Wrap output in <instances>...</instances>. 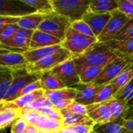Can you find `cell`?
<instances>
[{
  "mask_svg": "<svg viewBox=\"0 0 133 133\" xmlns=\"http://www.w3.org/2000/svg\"><path fill=\"white\" fill-rule=\"evenodd\" d=\"M41 89H42L41 82H40V80H37V81H36V82H34V83H32L28 84V85L26 86L22 90H20V92L18 94L17 98L19 97H21V96H23V95H25V94H26L32 93V92H34V91H36V90H41ZM17 98H16V99H17Z\"/></svg>",
  "mask_w": 133,
  "mask_h": 133,
  "instance_id": "cell-42",
  "label": "cell"
},
{
  "mask_svg": "<svg viewBox=\"0 0 133 133\" xmlns=\"http://www.w3.org/2000/svg\"><path fill=\"white\" fill-rule=\"evenodd\" d=\"M120 56L104 43H97L87 51L78 57H72L74 64L79 74L84 69L91 65L106 66Z\"/></svg>",
  "mask_w": 133,
  "mask_h": 133,
  "instance_id": "cell-1",
  "label": "cell"
},
{
  "mask_svg": "<svg viewBox=\"0 0 133 133\" xmlns=\"http://www.w3.org/2000/svg\"><path fill=\"white\" fill-rule=\"evenodd\" d=\"M74 101L72 100H64V101H59L53 104V108L57 111H62L68 108Z\"/></svg>",
  "mask_w": 133,
  "mask_h": 133,
  "instance_id": "cell-45",
  "label": "cell"
},
{
  "mask_svg": "<svg viewBox=\"0 0 133 133\" xmlns=\"http://www.w3.org/2000/svg\"><path fill=\"white\" fill-rule=\"evenodd\" d=\"M45 107H49V108H53V104L44 95L38 98L37 101H35L34 103L30 104L29 106L24 108L22 109V111H39L41 108H45Z\"/></svg>",
  "mask_w": 133,
  "mask_h": 133,
  "instance_id": "cell-33",
  "label": "cell"
},
{
  "mask_svg": "<svg viewBox=\"0 0 133 133\" xmlns=\"http://www.w3.org/2000/svg\"><path fill=\"white\" fill-rule=\"evenodd\" d=\"M130 133H133V132H131V131H130Z\"/></svg>",
  "mask_w": 133,
  "mask_h": 133,
  "instance_id": "cell-56",
  "label": "cell"
},
{
  "mask_svg": "<svg viewBox=\"0 0 133 133\" xmlns=\"http://www.w3.org/2000/svg\"><path fill=\"white\" fill-rule=\"evenodd\" d=\"M133 116V104L129 106V112L127 115V117L125 119H129Z\"/></svg>",
  "mask_w": 133,
  "mask_h": 133,
  "instance_id": "cell-51",
  "label": "cell"
},
{
  "mask_svg": "<svg viewBox=\"0 0 133 133\" xmlns=\"http://www.w3.org/2000/svg\"><path fill=\"white\" fill-rule=\"evenodd\" d=\"M64 125H63L62 122L58 121V120H54V119H50L48 118V119H47V121H46L45 124L44 125L41 130H47L48 132H54L59 130Z\"/></svg>",
  "mask_w": 133,
  "mask_h": 133,
  "instance_id": "cell-41",
  "label": "cell"
},
{
  "mask_svg": "<svg viewBox=\"0 0 133 133\" xmlns=\"http://www.w3.org/2000/svg\"><path fill=\"white\" fill-rule=\"evenodd\" d=\"M23 2L34 8L40 14L47 15L54 12L51 0H23Z\"/></svg>",
  "mask_w": 133,
  "mask_h": 133,
  "instance_id": "cell-32",
  "label": "cell"
},
{
  "mask_svg": "<svg viewBox=\"0 0 133 133\" xmlns=\"http://www.w3.org/2000/svg\"><path fill=\"white\" fill-rule=\"evenodd\" d=\"M132 61L129 58L119 57L104 67L103 70L94 82L97 85H104L110 83L114 80Z\"/></svg>",
  "mask_w": 133,
  "mask_h": 133,
  "instance_id": "cell-8",
  "label": "cell"
},
{
  "mask_svg": "<svg viewBox=\"0 0 133 133\" xmlns=\"http://www.w3.org/2000/svg\"><path fill=\"white\" fill-rule=\"evenodd\" d=\"M65 110L75 114H78L81 115H87V106L79 102H76V101H74L68 108H66Z\"/></svg>",
  "mask_w": 133,
  "mask_h": 133,
  "instance_id": "cell-40",
  "label": "cell"
},
{
  "mask_svg": "<svg viewBox=\"0 0 133 133\" xmlns=\"http://www.w3.org/2000/svg\"><path fill=\"white\" fill-rule=\"evenodd\" d=\"M19 115L29 125L37 126L41 113L38 111H22V110H20Z\"/></svg>",
  "mask_w": 133,
  "mask_h": 133,
  "instance_id": "cell-36",
  "label": "cell"
},
{
  "mask_svg": "<svg viewBox=\"0 0 133 133\" xmlns=\"http://www.w3.org/2000/svg\"><path fill=\"white\" fill-rule=\"evenodd\" d=\"M70 26L71 22L68 19L53 12L44 16L37 30L63 41Z\"/></svg>",
  "mask_w": 133,
  "mask_h": 133,
  "instance_id": "cell-5",
  "label": "cell"
},
{
  "mask_svg": "<svg viewBox=\"0 0 133 133\" xmlns=\"http://www.w3.org/2000/svg\"><path fill=\"white\" fill-rule=\"evenodd\" d=\"M54 111V108H49V107H45V108H41L38 112H40L41 115H48L51 112H52Z\"/></svg>",
  "mask_w": 133,
  "mask_h": 133,
  "instance_id": "cell-49",
  "label": "cell"
},
{
  "mask_svg": "<svg viewBox=\"0 0 133 133\" xmlns=\"http://www.w3.org/2000/svg\"><path fill=\"white\" fill-rule=\"evenodd\" d=\"M21 17L10 16H0V28L7 25L18 24Z\"/></svg>",
  "mask_w": 133,
  "mask_h": 133,
  "instance_id": "cell-43",
  "label": "cell"
},
{
  "mask_svg": "<svg viewBox=\"0 0 133 133\" xmlns=\"http://www.w3.org/2000/svg\"><path fill=\"white\" fill-rule=\"evenodd\" d=\"M60 112L62 115V123L64 126H73L78 125H88L96 126V124L89 118L88 115L75 114L66 111L65 109L60 111Z\"/></svg>",
  "mask_w": 133,
  "mask_h": 133,
  "instance_id": "cell-21",
  "label": "cell"
},
{
  "mask_svg": "<svg viewBox=\"0 0 133 133\" xmlns=\"http://www.w3.org/2000/svg\"><path fill=\"white\" fill-rule=\"evenodd\" d=\"M117 92H118V90L111 83L101 85V89L99 90V91L97 92L96 96L91 101L90 104L106 102L107 101L111 99L112 97H114V95Z\"/></svg>",
  "mask_w": 133,
  "mask_h": 133,
  "instance_id": "cell-29",
  "label": "cell"
},
{
  "mask_svg": "<svg viewBox=\"0 0 133 133\" xmlns=\"http://www.w3.org/2000/svg\"><path fill=\"white\" fill-rule=\"evenodd\" d=\"M36 12L34 8L23 0H0V16L23 17Z\"/></svg>",
  "mask_w": 133,
  "mask_h": 133,
  "instance_id": "cell-10",
  "label": "cell"
},
{
  "mask_svg": "<svg viewBox=\"0 0 133 133\" xmlns=\"http://www.w3.org/2000/svg\"><path fill=\"white\" fill-rule=\"evenodd\" d=\"M18 29H19V26L17 24L7 25L2 28H0V41H2L12 36Z\"/></svg>",
  "mask_w": 133,
  "mask_h": 133,
  "instance_id": "cell-39",
  "label": "cell"
},
{
  "mask_svg": "<svg viewBox=\"0 0 133 133\" xmlns=\"http://www.w3.org/2000/svg\"><path fill=\"white\" fill-rule=\"evenodd\" d=\"M122 120L111 122L102 125H96L94 131L98 133H130L129 130L122 125Z\"/></svg>",
  "mask_w": 133,
  "mask_h": 133,
  "instance_id": "cell-31",
  "label": "cell"
},
{
  "mask_svg": "<svg viewBox=\"0 0 133 133\" xmlns=\"http://www.w3.org/2000/svg\"><path fill=\"white\" fill-rule=\"evenodd\" d=\"M44 96L52 103H55L59 101L72 100L75 101L77 96V91L72 87H65L64 89L45 91Z\"/></svg>",
  "mask_w": 133,
  "mask_h": 133,
  "instance_id": "cell-22",
  "label": "cell"
},
{
  "mask_svg": "<svg viewBox=\"0 0 133 133\" xmlns=\"http://www.w3.org/2000/svg\"><path fill=\"white\" fill-rule=\"evenodd\" d=\"M111 13V18L108 21L102 33L97 37L98 42L100 43L114 39L131 19L118 9L114 10Z\"/></svg>",
  "mask_w": 133,
  "mask_h": 133,
  "instance_id": "cell-7",
  "label": "cell"
},
{
  "mask_svg": "<svg viewBox=\"0 0 133 133\" xmlns=\"http://www.w3.org/2000/svg\"><path fill=\"white\" fill-rule=\"evenodd\" d=\"M87 108V115L96 125H102L112 122L111 111L107 102L90 104Z\"/></svg>",
  "mask_w": 133,
  "mask_h": 133,
  "instance_id": "cell-13",
  "label": "cell"
},
{
  "mask_svg": "<svg viewBox=\"0 0 133 133\" xmlns=\"http://www.w3.org/2000/svg\"><path fill=\"white\" fill-rule=\"evenodd\" d=\"M130 1H131V2H132L133 3V0H130Z\"/></svg>",
  "mask_w": 133,
  "mask_h": 133,
  "instance_id": "cell-55",
  "label": "cell"
},
{
  "mask_svg": "<svg viewBox=\"0 0 133 133\" xmlns=\"http://www.w3.org/2000/svg\"><path fill=\"white\" fill-rule=\"evenodd\" d=\"M97 43H98L97 37L80 34L69 27L61 43V46L69 51L72 57H78L84 54Z\"/></svg>",
  "mask_w": 133,
  "mask_h": 133,
  "instance_id": "cell-2",
  "label": "cell"
},
{
  "mask_svg": "<svg viewBox=\"0 0 133 133\" xmlns=\"http://www.w3.org/2000/svg\"><path fill=\"white\" fill-rule=\"evenodd\" d=\"M70 27L80 34H85L87 36H90V37H96L95 34H94L93 30H91L90 26L83 19L77 20L76 22L72 23Z\"/></svg>",
  "mask_w": 133,
  "mask_h": 133,
  "instance_id": "cell-34",
  "label": "cell"
},
{
  "mask_svg": "<svg viewBox=\"0 0 133 133\" xmlns=\"http://www.w3.org/2000/svg\"><path fill=\"white\" fill-rule=\"evenodd\" d=\"M44 93H45V91L43 89L37 90L32 93L23 95V96L18 97L17 99H16L15 101L9 102V103H11L14 107H16L19 110H22L24 108H26V107L29 106L30 104H31L32 103H34L35 101H37L41 97L44 96Z\"/></svg>",
  "mask_w": 133,
  "mask_h": 133,
  "instance_id": "cell-25",
  "label": "cell"
},
{
  "mask_svg": "<svg viewBox=\"0 0 133 133\" xmlns=\"http://www.w3.org/2000/svg\"><path fill=\"white\" fill-rule=\"evenodd\" d=\"M112 40H118V41L133 40V19H131L129 21V23L119 32V34Z\"/></svg>",
  "mask_w": 133,
  "mask_h": 133,
  "instance_id": "cell-35",
  "label": "cell"
},
{
  "mask_svg": "<svg viewBox=\"0 0 133 133\" xmlns=\"http://www.w3.org/2000/svg\"><path fill=\"white\" fill-rule=\"evenodd\" d=\"M63 50L64 48L61 46V44H59V45L42 48H38V49H34V50H27L23 54L24 57L26 58L28 64H31V63L38 62L41 59L46 58L48 56L61 52Z\"/></svg>",
  "mask_w": 133,
  "mask_h": 133,
  "instance_id": "cell-18",
  "label": "cell"
},
{
  "mask_svg": "<svg viewBox=\"0 0 133 133\" xmlns=\"http://www.w3.org/2000/svg\"><path fill=\"white\" fill-rule=\"evenodd\" d=\"M112 16L111 12L107 13H94L91 12H87L83 17V20H84L91 28L94 34L97 37L102 33L108 21Z\"/></svg>",
  "mask_w": 133,
  "mask_h": 133,
  "instance_id": "cell-14",
  "label": "cell"
},
{
  "mask_svg": "<svg viewBox=\"0 0 133 133\" xmlns=\"http://www.w3.org/2000/svg\"><path fill=\"white\" fill-rule=\"evenodd\" d=\"M103 43L117 53L120 57L133 59V40H110Z\"/></svg>",
  "mask_w": 133,
  "mask_h": 133,
  "instance_id": "cell-19",
  "label": "cell"
},
{
  "mask_svg": "<svg viewBox=\"0 0 133 133\" xmlns=\"http://www.w3.org/2000/svg\"><path fill=\"white\" fill-rule=\"evenodd\" d=\"M69 127H71L76 133H92L94 130L95 126L88 125H78Z\"/></svg>",
  "mask_w": 133,
  "mask_h": 133,
  "instance_id": "cell-44",
  "label": "cell"
},
{
  "mask_svg": "<svg viewBox=\"0 0 133 133\" xmlns=\"http://www.w3.org/2000/svg\"><path fill=\"white\" fill-rule=\"evenodd\" d=\"M19 113L20 110L14 107L11 103L0 104V129L3 130L11 126L20 117Z\"/></svg>",
  "mask_w": 133,
  "mask_h": 133,
  "instance_id": "cell-17",
  "label": "cell"
},
{
  "mask_svg": "<svg viewBox=\"0 0 133 133\" xmlns=\"http://www.w3.org/2000/svg\"><path fill=\"white\" fill-rule=\"evenodd\" d=\"M34 32V30H26L19 27V29H18L12 36L2 41H0V44L12 48L27 51L29 50Z\"/></svg>",
  "mask_w": 133,
  "mask_h": 133,
  "instance_id": "cell-11",
  "label": "cell"
},
{
  "mask_svg": "<svg viewBox=\"0 0 133 133\" xmlns=\"http://www.w3.org/2000/svg\"><path fill=\"white\" fill-rule=\"evenodd\" d=\"M58 131H56V132H51V133H58Z\"/></svg>",
  "mask_w": 133,
  "mask_h": 133,
  "instance_id": "cell-53",
  "label": "cell"
},
{
  "mask_svg": "<svg viewBox=\"0 0 133 133\" xmlns=\"http://www.w3.org/2000/svg\"><path fill=\"white\" fill-rule=\"evenodd\" d=\"M133 118V116H132V118Z\"/></svg>",
  "mask_w": 133,
  "mask_h": 133,
  "instance_id": "cell-57",
  "label": "cell"
},
{
  "mask_svg": "<svg viewBox=\"0 0 133 133\" xmlns=\"http://www.w3.org/2000/svg\"><path fill=\"white\" fill-rule=\"evenodd\" d=\"M103 69L104 67L97 65H91L87 67L79 74L80 83L88 84L94 83L98 77Z\"/></svg>",
  "mask_w": 133,
  "mask_h": 133,
  "instance_id": "cell-30",
  "label": "cell"
},
{
  "mask_svg": "<svg viewBox=\"0 0 133 133\" xmlns=\"http://www.w3.org/2000/svg\"><path fill=\"white\" fill-rule=\"evenodd\" d=\"M51 72L55 74L66 87H73L80 83L79 73L76 68L72 57L60 63Z\"/></svg>",
  "mask_w": 133,
  "mask_h": 133,
  "instance_id": "cell-9",
  "label": "cell"
},
{
  "mask_svg": "<svg viewBox=\"0 0 133 133\" xmlns=\"http://www.w3.org/2000/svg\"><path fill=\"white\" fill-rule=\"evenodd\" d=\"M91 0H51L55 12L68 19L71 23L83 19Z\"/></svg>",
  "mask_w": 133,
  "mask_h": 133,
  "instance_id": "cell-3",
  "label": "cell"
},
{
  "mask_svg": "<svg viewBox=\"0 0 133 133\" xmlns=\"http://www.w3.org/2000/svg\"><path fill=\"white\" fill-rule=\"evenodd\" d=\"M122 125L128 130L133 132V118L123 119L122 121Z\"/></svg>",
  "mask_w": 133,
  "mask_h": 133,
  "instance_id": "cell-47",
  "label": "cell"
},
{
  "mask_svg": "<svg viewBox=\"0 0 133 133\" xmlns=\"http://www.w3.org/2000/svg\"><path fill=\"white\" fill-rule=\"evenodd\" d=\"M132 62H133V59H132Z\"/></svg>",
  "mask_w": 133,
  "mask_h": 133,
  "instance_id": "cell-58",
  "label": "cell"
},
{
  "mask_svg": "<svg viewBox=\"0 0 133 133\" xmlns=\"http://www.w3.org/2000/svg\"><path fill=\"white\" fill-rule=\"evenodd\" d=\"M13 75V81L12 83L5 94L4 99L0 101V104L9 103L15 101L18 94L26 86L37 80H40L41 75L30 73L26 71V69H14L12 70Z\"/></svg>",
  "mask_w": 133,
  "mask_h": 133,
  "instance_id": "cell-4",
  "label": "cell"
},
{
  "mask_svg": "<svg viewBox=\"0 0 133 133\" xmlns=\"http://www.w3.org/2000/svg\"><path fill=\"white\" fill-rule=\"evenodd\" d=\"M62 40L39 30H34L31 41L30 44L29 50H34L42 48L51 47L59 45L62 43Z\"/></svg>",
  "mask_w": 133,
  "mask_h": 133,
  "instance_id": "cell-15",
  "label": "cell"
},
{
  "mask_svg": "<svg viewBox=\"0 0 133 133\" xmlns=\"http://www.w3.org/2000/svg\"><path fill=\"white\" fill-rule=\"evenodd\" d=\"M0 65L11 70L26 69L28 62L23 54L0 48Z\"/></svg>",
  "mask_w": 133,
  "mask_h": 133,
  "instance_id": "cell-12",
  "label": "cell"
},
{
  "mask_svg": "<svg viewBox=\"0 0 133 133\" xmlns=\"http://www.w3.org/2000/svg\"><path fill=\"white\" fill-rule=\"evenodd\" d=\"M29 124L21 117L16 119L10 126L11 133H24L26 132Z\"/></svg>",
  "mask_w": 133,
  "mask_h": 133,
  "instance_id": "cell-38",
  "label": "cell"
},
{
  "mask_svg": "<svg viewBox=\"0 0 133 133\" xmlns=\"http://www.w3.org/2000/svg\"><path fill=\"white\" fill-rule=\"evenodd\" d=\"M118 10L129 19H133V3L130 0H118Z\"/></svg>",
  "mask_w": 133,
  "mask_h": 133,
  "instance_id": "cell-37",
  "label": "cell"
},
{
  "mask_svg": "<svg viewBox=\"0 0 133 133\" xmlns=\"http://www.w3.org/2000/svg\"><path fill=\"white\" fill-rule=\"evenodd\" d=\"M47 117L50 119H54V120H58V121H61L62 122V115L61 114V112L59 111L55 110L51 112L48 115H47Z\"/></svg>",
  "mask_w": 133,
  "mask_h": 133,
  "instance_id": "cell-46",
  "label": "cell"
},
{
  "mask_svg": "<svg viewBox=\"0 0 133 133\" xmlns=\"http://www.w3.org/2000/svg\"><path fill=\"white\" fill-rule=\"evenodd\" d=\"M106 102L108 103L111 111L112 122L121 121L126 118L129 109V106L126 103L115 97H112Z\"/></svg>",
  "mask_w": 133,
  "mask_h": 133,
  "instance_id": "cell-20",
  "label": "cell"
},
{
  "mask_svg": "<svg viewBox=\"0 0 133 133\" xmlns=\"http://www.w3.org/2000/svg\"><path fill=\"white\" fill-rule=\"evenodd\" d=\"M40 132V129L35 126V125H29L26 132L24 133H39Z\"/></svg>",
  "mask_w": 133,
  "mask_h": 133,
  "instance_id": "cell-48",
  "label": "cell"
},
{
  "mask_svg": "<svg viewBox=\"0 0 133 133\" xmlns=\"http://www.w3.org/2000/svg\"><path fill=\"white\" fill-rule=\"evenodd\" d=\"M72 57V56L71 55V54L65 49H64L61 52L44 58L38 62L28 64L26 66V71L30 73L41 75L45 72L51 71L58 65Z\"/></svg>",
  "mask_w": 133,
  "mask_h": 133,
  "instance_id": "cell-6",
  "label": "cell"
},
{
  "mask_svg": "<svg viewBox=\"0 0 133 133\" xmlns=\"http://www.w3.org/2000/svg\"><path fill=\"white\" fill-rule=\"evenodd\" d=\"M40 82L44 91L57 90L66 87V86L51 71L42 73L41 75Z\"/></svg>",
  "mask_w": 133,
  "mask_h": 133,
  "instance_id": "cell-23",
  "label": "cell"
},
{
  "mask_svg": "<svg viewBox=\"0 0 133 133\" xmlns=\"http://www.w3.org/2000/svg\"><path fill=\"white\" fill-rule=\"evenodd\" d=\"M133 79V62L131 63L110 83H111L118 91L125 87Z\"/></svg>",
  "mask_w": 133,
  "mask_h": 133,
  "instance_id": "cell-28",
  "label": "cell"
},
{
  "mask_svg": "<svg viewBox=\"0 0 133 133\" xmlns=\"http://www.w3.org/2000/svg\"><path fill=\"white\" fill-rule=\"evenodd\" d=\"M58 132V133H76L69 126H63Z\"/></svg>",
  "mask_w": 133,
  "mask_h": 133,
  "instance_id": "cell-50",
  "label": "cell"
},
{
  "mask_svg": "<svg viewBox=\"0 0 133 133\" xmlns=\"http://www.w3.org/2000/svg\"><path fill=\"white\" fill-rule=\"evenodd\" d=\"M13 81L12 72L10 69L0 66V101H2Z\"/></svg>",
  "mask_w": 133,
  "mask_h": 133,
  "instance_id": "cell-27",
  "label": "cell"
},
{
  "mask_svg": "<svg viewBox=\"0 0 133 133\" xmlns=\"http://www.w3.org/2000/svg\"><path fill=\"white\" fill-rule=\"evenodd\" d=\"M44 14H40V13H33L30 15H27L25 16L21 17L20 20L18 23V26L20 28H23L26 30H37L42 22V20L44 18Z\"/></svg>",
  "mask_w": 133,
  "mask_h": 133,
  "instance_id": "cell-26",
  "label": "cell"
},
{
  "mask_svg": "<svg viewBox=\"0 0 133 133\" xmlns=\"http://www.w3.org/2000/svg\"><path fill=\"white\" fill-rule=\"evenodd\" d=\"M39 133H51V132H48L47 130H40V132Z\"/></svg>",
  "mask_w": 133,
  "mask_h": 133,
  "instance_id": "cell-52",
  "label": "cell"
},
{
  "mask_svg": "<svg viewBox=\"0 0 133 133\" xmlns=\"http://www.w3.org/2000/svg\"><path fill=\"white\" fill-rule=\"evenodd\" d=\"M92 133H98V132H95V131H94V132H93Z\"/></svg>",
  "mask_w": 133,
  "mask_h": 133,
  "instance_id": "cell-54",
  "label": "cell"
},
{
  "mask_svg": "<svg viewBox=\"0 0 133 133\" xmlns=\"http://www.w3.org/2000/svg\"><path fill=\"white\" fill-rule=\"evenodd\" d=\"M101 87V86L97 85L94 83L88 84L79 83L74 86L72 88L76 89L77 91V96L75 101L86 106L90 104L91 101L96 96Z\"/></svg>",
  "mask_w": 133,
  "mask_h": 133,
  "instance_id": "cell-16",
  "label": "cell"
},
{
  "mask_svg": "<svg viewBox=\"0 0 133 133\" xmlns=\"http://www.w3.org/2000/svg\"><path fill=\"white\" fill-rule=\"evenodd\" d=\"M118 9V0H91L88 12L103 14L112 12Z\"/></svg>",
  "mask_w": 133,
  "mask_h": 133,
  "instance_id": "cell-24",
  "label": "cell"
}]
</instances>
